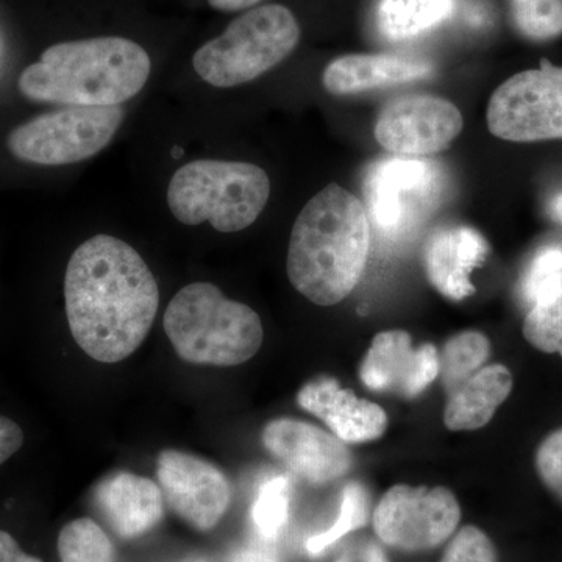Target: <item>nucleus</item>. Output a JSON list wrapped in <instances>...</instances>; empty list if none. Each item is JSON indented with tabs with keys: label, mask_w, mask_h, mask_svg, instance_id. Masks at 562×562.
Returning a JSON list of instances; mask_svg holds the SVG:
<instances>
[{
	"label": "nucleus",
	"mask_w": 562,
	"mask_h": 562,
	"mask_svg": "<svg viewBox=\"0 0 562 562\" xmlns=\"http://www.w3.org/2000/svg\"><path fill=\"white\" fill-rule=\"evenodd\" d=\"M162 327L181 360L195 366L232 368L261 349L260 316L231 301L213 283L181 288L166 308Z\"/></svg>",
	"instance_id": "20e7f679"
},
{
	"label": "nucleus",
	"mask_w": 562,
	"mask_h": 562,
	"mask_svg": "<svg viewBox=\"0 0 562 562\" xmlns=\"http://www.w3.org/2000/svg\"><path fill=\"white\" fill-rule=\"evenodd\" d=\"M461 111L438 95L408 94L386 103L375 122L380 146L401 157L438 154L460 136Z\"/></svg>",
	"instance_id": "9b49d317"
},
{
	"label": "nucleus",
	"mask_w": 562,
	"mask_h": 562,
	"mask_svg": "<svg viewBox=\"0 0 562 562\" xmlns=\"http://www.w3.org/2000/svg\"><path fill=\"white\" fill-rule=\"evenodd\" d=\"M231 562H280L272 550L262 549V547H244L233 554Z\"/></svg>",
	"instance_id": "473e14b6"
},
{
	"label": "nucleus",
	"mask_w": 562,
	"mask_h": 562,
	"mask_svg": "<svg viewBox=\"0 0 562 562\" xmlns=\"http://www.w3.org/2000/svg\"><path fill=\"white\" fill-rule=\"evenodd\" d=\"M122 122L121 105L66 106L14 128L7 146L18 160L33 165H72L105 149Z\"/></svg>",
	"instance_id": "0eeeda50"
},
{
	"label": "nucleus",
	"mask_w": 562,
	"mask_h": 562,
	"mask_svg": "<svg viewBox=\"0 0 562 562\" xmlns=\"http://www.w3.org/2000/svg\"><path fill=\"white\" fill-rule=\"evenodd\" d=\"M181 154H183V151H181L180 147H176V149L172 150V155L176 158L181 157Z\"/></svg>",
	"instance_id": "c9c22d12"
},
{
	"label": "nucleus",
	"mask_w": 562,
	"mask_h": 562,
	"mask_svg": "<svg viewBox=\"0 0 562 562\" xmlns=\"http://www.w3.org/2000/svg\"><path fill=\"white\" fill-rule=\"evenodd\" d=\"M428 61L386 54H350L336 58L322 74L325 90L349 95L409 83L431 76Z\"/></svg>",
	"instance_id": "a211bd4d"
},
{
	"label": "nucleus",
	"mask_w": 562,
	"mask_h": 562,
	"mask_svg": "<svg viewBox=\"0 0 562 562\" xmlns=\"http://www.w3.org/2000/svg\"><path fill=\"white\" fill-rule=\"evenodd\" d=\"M369 497L364 486L358 482H351L344 487L341 513L336 522L327 531L313 536L306 542L310 554H321L333 543L339 541L349 532L364 527L368 522Z\"/></svg>",
	"instance_id": "b1692460"
},
{
	"label": "nucleus",
	"mask_w": 562,
	"mask_h": 562,
	"mask_svg": "<svg viewBox=\"0 0 562 562\" xmlns=\"http://www.w3.org/2000/svg\"><path fill=\"white\" fill-rule=\"evenodd\" d=\"M439 375V351L432 344L414 347L409 333L382 331L372 339L360 369L361 382L372 391L413 398Z\"/></svg>",
	"instance_id": "ddd939ff"
},
{
	"label": "nucleus",
	"mask_w": 562,
	"mask_h": 562,
	"mask_svg": "<svg viewBox=\"0 0 562 562\" xmlns=\"http://www.w3.org/2000/svg\"><path fill=\"white\" fill-rule=\"evenodd\" d=\"M297 403L319 417L344 442L375 441L386 431L387 416L382 406L344 390L331 376L312 380L299 391Z\"/></svg>",
	"instance_id": "2eb2a0df"
},
{
	"label": "nucleus",
	"mask_w": 562,
	"mask_h": 562,
	"mask_svg": "<svg viewBox=\"0 0 562 562\" xmlns=\"http://www.w3.org/2000/svg\"><path fill=\"white\" fill-rule=\"evenodd\" d=\"M60 562H116L113 542L90 517H80L63 527L57 542Z\"/></svg>",
	"instance_id": "5701e85b"
},
{
	"label": "nucleus",
	"mask_w": 562,
	"mask_h": 562,
	"mask_svg": "<svg viewBox=\"0 0 562 562\" xmlns=\"http://www.w3.org/2000/svg\"><path fill=\"white\" fill-rule=\"evenodd\" d=\"M513 391V375L502 364L484 366L449 394L443 424L452 431H473L490 424Z\"/></svg>",
	"instance_id": "6ab92c4d"
},
{
	"label": "nucleus",
	"mask_w": 562,
	"mask_h": 562,
	"mask_svg": "<svg viewBox=\"0 0 562 562\" xmlns=\"http://www.w3.org/2000/svg\"><path fill=\"white\" fill-rule=\"evenodd\" d=\"M436 181L435 166L417 158H390L373 165L366 177V195L376 227L384 233L401 232L412 198H427Z\"/></svg>",
	"instance_id": "4468645a"
},
{
	"label": "nucleus",
	"mask_w": 562,
	"mask_h": 562,
	"mask_svg": "<svg viewBox=\"0 0 562 562\" xmlns=\"http://www.w3.org/2000/svg\"><path fill=\"white\" fill-rule=\"evenodd\" d=\"M290 516V483L276 476L262 484L251 508V520L266 541H273L283 531Z\"/></svg>",
	"instance_id": "393cba45"
},
{
	"label": "nucleus",
	"mask_w": 562,
	"mask_h": 562,
	"mask_svg": "<svg viewBox=\"0 0 562 562\" xmlns=\"http://www.w3.org/2000/svg\"><path fill=\"white\" fill-rule=\"evenodd\" d=\"M0 562H43L21 549L10 532L0 530Z\"/></svg>",
	"instance_id": "2f4dec72"
},
{
	"label": "nucleus",
	"mask_w": 562,
	"mask_h": 562,
	"mask_svg": "<svg viewBox=\"0 0 562 562\" xmlns=\"http://www.w3.org/2000/svg\"><path fill=\"white\" fill-rule=\"evenodd\" d=\"M261 0H209L211 7L217 11H241L257 5Z\"/></svg>",
	"instance_id": "72a5a7b5"
},
{
	"label": "nucleus",
	"mask_w": 562,
	"mask_h": 562,
	"mask_svg": "<svg viewBox=\"0 0 562 562\" xmlns=\"http://www.w3.org/2000/svg\"><path fill=\"white\" fill-rule=\"evenodd\" d=\"M453 7L454 0H380L376 25L384 38L412 40L446 21Z\"/></svg>",
	"instance_id": "aec40b11"
},
{
	"label": "nucleus",
	"mask_w": 562,
	"mask_h": 562,
	"mask_svg": "<svg viewBox=\"0 0 562 562\" xmlns=\"http://www.w3.org/2000/svg\"><path fill=\"white\" fill-rule=\"evenodd\" d=\"M536 469L547 490L562 502V428L547 436L539 446Z\"/></svg>",
	"instance_id": "c85d7f7f"
},
{
	"label": "nucleus",
	"mask_w": 562,
	"mask_h": 562,
	"mask_svg": "<svg viewBox=\"0 0 562 562\" xmlns=\"http://www.w3.org/2000/svg\"><path fill=\"white\" fill-rule=\"evenodd\" d=\"M271 195V180L257 165L243 161L195 160L173 173L168 205L187 225L210 222L221 233L250 227Z\"/></svg>",
	"instance_id": "39448f33"
},
{
	"label": "nucleus",
	"mask_w": 562,
	"mask_h": 562,
	"mask_svg": "<svg viewBox=\"0 0 562 562\" xmlns=\"http://www.w3.org/2000/svg\"><path fill=\"white\" fill-rule=\"evenodd\" d=\"M65 301L74 341L92 360L114 364L146 341L160 290L138 251L114 236L98 235L70 257Z\"/></svg>",
	"instance_id": "f257e3e1"
},
{
	"label": "nucleus",
	"mask_w": 562,
	"mask_h": 562,
	"mask_svg": "<svg viewBox=\"0 0 562 562\" xmlns=\"http://www.w3.org/2000/svg\"><path fill=\"white\" fill-rule=\"evenodd\" d=\"M299 41L301 27L290 9L258 7L233 21L221 36L203 44L192 65L211 87H239L290 57Z\"/></svg>",
	"instance_id": "423d86ee"
},
{
	"label": "nucleus",
	"mask_w": 562,
	"mask_h": 562,
	"mask_svg": "<svg viewBox=\"0 0 562 562\" xmlns=\"http://www.w3.org/2000/svg\"><path fill=\"white\" fill-rule=\"evenodd\" d=\"M369 249L371 225L360 199L339 184H328L295 220L288 277L310 302L336 305L360 283Z\"/></svg>",
	"instance_id": "f03ea898"
},
{
	"label": "nucleus",
	"mask_w": 562,
	"mask_h": 562,
	"mask_svg": "<svg viewBox=\"0 0 562 562\" xmlns=\"http://www.w3.org/2000/svg\"><path fill=\"white\" fill-rule=\"evenodd\" d=\"M441 562H498V557L490 536L468 525L450 541Z\"/></svg>",
	"instance_id": "cd10ccee"
},
{
	"label": "nucleus",
	"mask_w": 562,
	"mask_h": 562,
	"mask_svg": "<svg viewBox=\"0 0 562 562\" xmlns=\"http://www.w3.org/2000/svg\"><path fill=\"white\" fill-rule=\"evenodd\" d=\"M517 31L532 41L562 35V0H509Z\"/></svg>",
	"instance_id": "a878e982"
},
{
	"label": "nucleus",
	"mask_w": 562,
	"mask_h": 562,
	"mask_svg": "<svg viewBox=\"0 0 562 562\" xmlns=\"http://www.w3.org/2000/svg\"><path fill=\"white\" fill-rule=\"evenodd\" d=\"M24 443V431L16 422L0 416V465L20 452Z\"/></svg>",
	"instance_id": "c756f323"
},
{
	"label": "nucleus",
	"mask_w": 562,
	"mask_h": 562,
	"mask_svg": "<svg viewBox=\"0 0 562 562\" xmlns=\"http://www.w3.org/2000/svg\"><path fill=\"white\" fill-rule=\"evenodd\" d=\"M561 276L562 247H543L542 250L536 254L535 260L528 266L522 283H520V294H522L524 301L528 305H532L539 294Z\"/></svg>",
	"instance_id": "bb28decb"
},
{
	"label": "nucleus",
	"mask_w": 562,
	"mask_h": 562,
	"mask_svg": "<svg viewBox=\"0 0 562 562\" xmlns=\"http://www.w3.org/2000/svg\"><path fill=\"white\" fill-rule=\"evenodd\" d=\"M265 449L306 483L328 484L350 471L353 458L346 443L308 422L281 417L261 432Z\"/></svg>",
	"instance_id": "f8f14e48"
},
{
	"label": "nucleus",
	"mask_w": 562,
	"mask_h": 562,
	"mask_svg": "<svg viewBox=\"0 0 562 562\" xmlns=\"http://www.w3.org/2000/svg\"><path fill=\"white\" fill-rule=\"evenodd\" d=\"M94 502L121 539L140 538L165 517V497L157 483L131 472H117L95 487Z\"/></svg>",
	"instance_id": "dca6fc26"
},
{
	"label": "nucleus",
	"mask_w": 562,
	"mask_h": 562,
	"mask_svg": "<svg viewBox=\"0 0 562 562\" xmlns=\"http://www.w3.org/2000/svg\"><path fill=\"white\" fill-rule=\"evenodd\" d=\"M524 336L536 349L562 357V276L532 303L525 317Z\"/></svg>",
	"instance_id": "4be33fe9"
},
{
	"label": "nucleus",
	"mask_w": 562,
	"mask_h": 562,
	"mask_svg": "<svg viewBox=\"0 0 562 562\" xmlns=\"http://www.w3.org/2000/svg\"><path fill=\"white\" fill-rule=\"evenodd\" d=\"M490 357L491 342L483 333L471 330L452 336L439 355V375L447 394L475 375Z\"/></svg>",
	"instance_id": "412c9836"
},
{
	"label": "nucleus",
	"mask_w": 562,
	"mask_h": 562,
	"mask_svg": "<svg viewBox=\"0 0 562 562\" xmlns=\"http://www.w3.org/2000/svg\"><path fill=\"white\" fill-rule=\"evenodd\" d=\"M460 520V503L452 491L395 484L373 512V530L392 549L425 552L450 539Z\"/></svg>",
	"instance_id": "1a4fd4ad"
},
{
	"label": "nucleus",
	"mask_w": 562,
	"mask_h": 562,
	"mask_svg": "<svg viewBox=\"0 0 562 562\" xmlns=\"http://www.w3.org/2000/svg\"><path fill=\"white\" fill-rule=\"evenodd\" d=\"M157 479L165 503L195 531L216 528L231 506L225 473L195 454L165 450L158 457Z\"/></svg>",
	"instance_id": "9d476101"
},
{
	"label": "nucleus",
	"mask_w": 562,
	"mask_h": 562,
	"mask_svg": "<svg viewBox=\"0 0 562 562\" xmlns=\"http://www.w3.org/2000/svg\"><path fill=\"white\" fill-rule=\"evenodd\" d=\"M549 214L552 221L562 225V194L557 195L549 205Z\"/></svg>",
	"instance_id": "f704fd0d"
},
{
	"label": "nucleus",
	"mask_w": 562,
	"mask_h": 562,
	"mask_svg": "<svg viewBox=\"0 0 562 562\" xmlns=\"http://www.w3.org/2000/svg\"><path fill=\"white\" fill-rule=\"evenodd\" d=\"M487 254L490 246L486 239L473 228H442L425 246V272L442 295L462 301L475 292L471 273L484 265Z\"/></svg>",
	"instance_id": "f3484780"
},
{
	"label": "nucleus",
	"mask_w": 562,
	"mask_h": 562,
	"mask_svg": "<svg viewBox=\"0 0 562 562\" xmlns=\"http://www.w3.org/2000/svg\"><path fill=\"white\" fill-rule=\"evenodd\" d=\"M150 57L135 41L103 36L55 44L20 77L33 102L114 106L131 101L150 76Z\"/></svg>",
	"instance_id": "7ed1b4c3"
},
{
	"label": "nucleus",
	"mask_w": 562,
	"mask_h": 562,
	"mask_svg": "<svg viewBox=\"0 0 562 562\" xmlns=\"http://www.w3.org/2000/svg\"><path fill=\"white\" fill-rule=\"evenodd\" d=\"M486 120L492 135L513 143L562 139V68L543 60L503 81Z\"/></svg>",
	"instance_id": "6e6552de"
},
{
	"label": "nucleus",
	"mask_w": 562,
	"mask_h": 562,
	"mask_svg": "<svg viewBox=\"0 0 562 562\" xmlns=\"http://www.w3.org/2000/svg\"><path fill=\"white\" fill-rule=\"evenodd\" d=\"M333 562H390L379 543L366 541L350 547Z\"/></svg>",
	"instance_id": "7c9ffc66"
}]
</instances>
